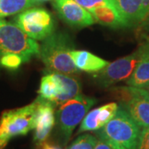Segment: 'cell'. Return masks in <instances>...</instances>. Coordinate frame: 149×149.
Listing matches in <instances>:
<instances>
[{"instance_id": "cell-14", "label": "cell", "mask_w": 149, "mask_h": 149, "mask_svg": "<svg viewBox=\"0 0 149 149\" xmlns=\"http://www.w3.org/2000/svg\"><path fill=\"white\" fill-rule=\"evenodd\" d=\"M95 21L111 28L124 27L125 25L115 8L109 3L99 5L89 11Z\"/></svg>"}, {"instance_id": "cell-3", "label": "cell", "mask_w": 149, "mask_h": 149, "mask_svg": "<svg viewBox=\"0 0 149 149\" xmlns=\"http://www.w3.org/2000/svg\"><path fill=\"white\" fill-rule=\"evenodd\" d=\"M40 46L28 37L16 24L0 19V57L5 55H17L28 62L32 56H39Z\"/></svg>"}, {"instance_id": "cell-12", "label": "cell", "mask_w": 149, "mask_h": 149, "mask_svg": "<svg viewBox=\"0 0 149 149\" xmlns=\"http://www.w3.org/2000/svg\"><path fill=\"white\" fill-rule=\"evenodd\" d=\"M118 109V106L117 104L113 102L93 109L92 111L88 113L81 121L78 133L100 129L114 117Z\"/></svg>"}, {"instance_id": "cell-9", "label": "cell", "mask_w": 149, "mask_h": 149, "mask_svg": "<svg viewBox=\"0 0 149 149\" xmlns=\"http://www.w3.org/2000/svg\"><path fill=\"white\" fill-rule=\"evenodd\" d=\"M121 17L125 27L149 25V0H108Z\"/></svg>"}, {"instance_id": "cell-18", "label": "cell", "mask_w": 149, "mask_h": 149, "mask_svg": "<svg viewBox=\"0 0 149 149\" xmlns=\"http://www.w3.org/2000/svg\"><path fill=\"white\" fill-rule=\"evenodd\" d=\"M36 3L34 0H0V19L20 13Z\"/></svg>"}, {"instance_id": "cell-13", "label": "cell", "mask_w": 149, "mask_h": 149, "mask_svg": "<svg viewBox=\"0 0 149 149\" xmlns=\"http://www.w3.org/2000/svg\"><path fill=\"white\" fill-rule=\"evenodd\" d=\"M70 55L75 66L86 72H99L109 65L107 61L86 51L72 50Z\"/></svg>"}, {"instance_id": "cell-16", "label": "cell", "mask_w": 149, "mask_h": 149, "mask_svg": "<svg viewBox=\"0 0 149 149\" xmlns=\"http://www.w3.org/2000/svg\"><path fill=\"white\" fill-rule=\"evenodd\" d=\"M127 84L130 86L143 89L149 85V43L140 62L127 80Z\"/></svg>"}, {"instance_id": "cell-6", "label": "cell", "mask_w": 149, "mask_h": 149, "mask_svg": "<svg viewBox=\"0 0 149 149\" xmlns=\"http://www.w3.org/2000/svg\"><path fill=\"white\" fill-rule=\"evenodd\" d=\"M114 95L139 127L149 128V94L143 88L116 87Z\"/></svg>"}, {"instance_id": "cell-25", "label": "cell", "mask_w": 149, "mask_h": 149, "mask_svg": "<svg viewBox=\"0 0 149 149\" xmlns=\"http://www.w3.org/2000/svg\"><path fill=\"white\" fill-rule=\"evenodd\" d=\"M8 143V140H4V139H0V149H4L5 147L7 146V144Z\"/></svg>"}, {"instance_id": "cell-19", "label": "cell", "mask_w": 149, "mask_h": 149, "mask_svg": "<svg viewBox=\"0 0 149 149\" xmlns=\"http://www.w3.org/2000/svg\"><path fill=\"white\" fill-rule=\"evenodd\" d=\"M97 141L95 137L91 134H84L75 139L69 149H94Z\"/></svg>"}, {"instance_id": "cell-27", "label": "cell", "mask_w": 149, "mask_h": 149, "mask_svg": "<svg viewBox=\"0 0 149 149\" xmlns=\"http://www.w3.org/2000/svg\"><path fill=\"white\" fill-rule=\"evenodd\" d=\"M145 90L148 91V94H149V85H148V86H147V87L145 88Z\"/></svg>"}, {"instance_id": "cell-15", "label": "cell", "mask_w": 149, "mask_h": 149, "mask_svg": "<svg viewBox=\"0 0 149 149\" xmlns=\"http://www.w3.org/2000/svg\"><path fill=\"white\" fill-rule=\"evenodd\" d=\"M38 93L44 100L52 102L63 93V88L56 72L52 71L42 78Z\"/></svg>"}, {"instance_id": "cell-21", "label": "cell", "mask_w": 149, "mask_h": 149, "mask_svg": "<svg viewBox=\"0 0 149 149\" xmlns=\"http://www.w3.org/2000/svg\"><path fill=\"white\" fill-rule=\"evenodd\" d=\"M136 149H149V128H143L140 131Z\"/></svg>"}, {"instance_id": "cell-4", "label": "cell", "mask_w": 149, "mask_h": 149, "mask_svg": "<svg viewBox=\"0 0 149 149\" xmlns=\"http://www.w3.org/2000/svg\"><path fill=\"white\" fill-rule=\"evenodd\" d=\"M37 106L36 100L26 106L3 112L0 117V139L9 141L34 129Z\"/></svg>"}, {"instance_id": "cell-17", "label": "cell", "mask_w": 149, "mask_h": 149, "mask_svg": "<svg viewBox=\"0 0 149 149\" xmlns=\"http://www.w3.org/2000/svg\"><path fill=\"white\" fill-rule=\"evenodd\" d=\"M56 74L62 85L63 93L54 101V105H59L80 95L81 85L75 77L59 72H56Z\"/></svg>"}, {"instance_id": "cell-10", "label": "cell", "mask_w": 149, "mask_h": 149, "mask_svg": "<svg viewBox=\"0 0 149 149\" xmlns=\"http://www.w3.org/2000/svg\"><path fill=\"white\" fill-rule=\"evenodd\" d=\"M53 6L61 18L70 27L81 28L95 22L91 13L74 0H54Z\"/></svg>"}, {"instance_id": "cell-24", "label": "cell", "mask_w": 149, "mask_h": 149, "mask_svg": "<svg viewBox=\"0 0 149 149\" xmlns=\"http://www.w3.org/2000/svg\"><path fill=\"white\" fill-rule=\"evenodd\" d=\"M38 146V148L39 149H62L60 147L55 145V144L52 143H49V142H43L41 144L37 145Z\"/></svg>"}, {"instance_id": "cell-7", "label": "cell", "mask_w": 149, "mask_h": 149, "mask_svg": "<svg viewBox=\"0 0 149 149\" xmlns=\"http://www.w3.org/2000/svg\"><path fill=\"white\" fill-rule=\"evenodd\" d=\"M149 42H143L132 54L109 63L96 75L98 83L104 87L114 85L123 80H127L132 74L143 56Z\"/></svg>"}, {"instance_id": "cell-26", "label": "cell", "mask_w": 149, "mask_h": 149, "mask_svg": "<svg viewBox=\"0 0 149 149\" xmlns=\"http://www.w3.org/2000/svg\"><path fill=\"white\" fill-rule=\"evenodd\" d=\"M36 3H38V2H45V1H49V0H34Z\"/></svg>"}, {"instance_id": "cell-5", "label": "cell", "mask_w": 149, "mask_h": 149, "mask_svg": "<svg viewBox=\"0 0 149 149\" xmlns=\"http://www.w3.org/2000/svg\"><path fill=\"white\" fill-rule=\"evenodd\" d=\"M95 103V99L80 94L60 104L56 117L65 143L69 140L74 128L83 120L86 113Z\"/></svg>"}, {"instance_id": "cell-23", "label": "cell", "mask_w": 149, "mask_h": 149, "mask_svg": "<svg viewBox=\"0 0 149 149\" xmlns=\"http://www.w3.org/2000/svg\"><path fill=\"white\" fill-rule=\"evenodd\" d=\"M94 149H118L115 146H113V144L108 143L106 141H104L100 139L99 141H97L95 147Z\"/></svg>"}, {"instance_id": "cell-1", "label": "cell", "mask_w": 149, "mask_h": 149, "mask_svg": "<svg viewBox=\"0 0 149 149\" xmlns=\"http://www.w3.org/2000/svg\"><path fill=\"white\" fill-rule=\"evenodd\" d=\"M74 50L70 37L63 32H53L44 39L40 47L39 56L49 70L62 74H72L78 72L70 52Z\"/></svg>"}, {"instance_id": "cell-8", "label": "cell", "mask_w": 149, "mask_h": 149, "mask_svg": "<svg viewBox=\"0 0 149 149\" xmlns=\"http://www.w3.org/2000/svg\"><path fill=\"white\" fill-rule=\"evenodd\" d=\"M15 24L34 40H44L55 31L52 15L43 8H28L14 19Z\"/></svg>"}, {"instance_id": "cell-2", "label": "cell", "mask_w": 149, "mask_h": 149, "mask_svg": "<svg viewBox=\"0 0 149 149\" xmlns=\"http://www.w3.org/2000/svg\"><path fill=\"white\" fill-rule=\"evenodd\" d=\"M139 134V126L121 106L114 117L97 132L99 139L113 144L118 149L137 148Z\"/></svg>"}, {"instance_id": "cell-20", "label": "cell", "mask_w": 149, "mask_h": 149, "mask_svg": "<svg viewBox=\"0 0 149 149\" xmlns=\"http://www.w3.org/2000/svg\"><path fill=\"white\" fill-rule=\"evenodd\" d=\"M24 63L23 59L17 55H5L0 57V65L8 70H17Z\"/></svg>"}, {"instance_id": "cell-11", "label": "cell", "mask_w": 149, "mask_h": 149, "mask_svg": "<svg viewBox=\"0 0 149 149\" xmlns=\"http://www.w3.org/2000/svg\"><path fill=\"white\" fill-rule=\"evenodd\" d=\"M37 106L33 140L37 145L45 142L55 124L54 104L42 97L37 99Z\"/></svg>"}, {"instance_id": "cell-22", "label": "cell", "mask_w": 149, "mask_h": 149, "mask_svg": "<svg viewBox=\"0 0 149 149\" xmlns=\"http://www.w3.org/2000/svg\"><path fill=\"white\" fill-rule=\"evenodd\" d=\"M74 1H75L77 3H79L84 8L89 11L97 6L109 3L108 0H74Z\"/></svg>"}]
</instances>
